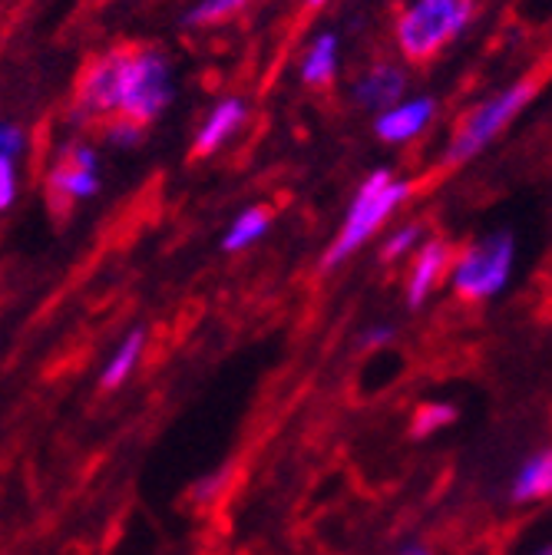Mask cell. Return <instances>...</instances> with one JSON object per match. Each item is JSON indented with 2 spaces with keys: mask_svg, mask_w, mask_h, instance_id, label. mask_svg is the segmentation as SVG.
Here are the masks:
<instances>
[{
  "mask_svg": "<svg viewBox=\"0 0 552 555\" xmlns=\"http://www.w3.org/2000/svg\"><path fill=\"white\" fill-rule=\"evenodd\" d=\"M176 96L172 63L156 47H116L93 56L70 100V122L77 129L106 122L113 116L136 119L140 126L159 119Z\"/></svg>",
  "mask_w": 552,
  "mask_h": 555,
  "instance_id": "cell-1",
  "label": "cell"
},
{
  "mask_svg": "<svg viewBox=\"0 0 552 555\" xmlns=\"http://www.w3.org/2000/svg\"><path fill=\"white\" fill-rule=\"evenodd\" d=\"M473 0H413L394 24V43L407 63H427L473 21Z\"/></svg>",
  "mask_w": 552,
  "mask_h": 555,
  "instance_id": "cell-2",
  "label": "cell"
},
{
  "mask_svg": "<svg viewBox=\"0 0 552 555\" xmlns=\"http://www.w3.org/2000/svg\"><path fill=\"white\" fill-rule=\"evenodd\" d=\"M410 195V182L397 179L390 169H374L361 189L355 192L348 216H344V225L337 232V238L331 242V248L324 251V268H337L348 255H355L371 235L381 232V225L394 216V208Z\"/></svg>",
  "mask_w": 552,
  "mask_h": 555,
  "instance_id": "cell-3",
  "label": "cell"
},
{
  "mask_svg": "<svg viewBox=\"0 0 552 555\" xmlns=\"http://www.w3.org/2000/svg\"><path fill=\"white\" fill-rule=\"evenodd\" d=\"M536 87L529 80H519V83H510L506 90L493 93L490 100L476 103L457 126L453 139L444 150V163L447 166H460V163H470L473 156H479L487 150L493 139L523 113V106L532 100Z\"/></svg>",
  "mask_w": 552,
  "mask_h": 555,
  "instance_id": "cell-4",
  "label": "cell"
},
{
  "mask_svg": "<svg viewBox=\"0 0 552 555\" xmlns=\"http://www.w3.org/2000/svg\"><path fill=\"white\" fill-rule=\"evenodd\" d=\"M513 261H516V242L510 232H493L487 238L473 242L453 261V271H450L453 292L470 301H487L500 295L513 274Z\"/></svg>",
  "mask_w": 552,
  "mask_h": 555,
  "instance_id": "cell-5",
  "label": "cell"
},
{
  "mask_svg": "<svg viewBox=\"0 0 552 555\" xmlns=\"http://www.w3.org/2000/svg\"><path fill=\"white\" fill-rule=\"evenodd\" d=\"M50 192L60 202H87L100 192V153L90 143H66L47 176Z\"/></svg>",
  "mask_w": 552,
  "mask_h": 555,
  "instance_id": "cell-6",
  "label": "cell"
},
{
  "mask_svg": "<svg viewBox=\"0 0 552 555\" xmlns=\"http://www.w3.org/2000/svg\"><path fill=\"white\" fill-rule=\"evenodd\" d=\"M407 69L394 60H377L368 69H361L358 80L351 83V100L361 109L384 113L387 106L400 103L407 96Z\"/></svg>",
  "mask_w": 552,
  "mask_h": 555,
  "instance_id": "cell-7",
  "label": "cell"
},
{
  "mask_svg": "<svg viewBox=\"0 0 552 555\" xmlns=\"http://www.w3.org/2000/svg\"><path fill=\"white\" fill-rule=\"evenodd\" d=\"M434 113H437V103L431 96H403L400 103L377 113L374 132L387 146H403V143H413V139L434 122Z\"/></svg>",
  "mask_w": 552,
  "mask_h": 555,
  "instance_id": "cell-8",
  "label": "cell"
},
{
  "mask_svg": "<svg viewBox=\"0 0 552 555\" xmlns=\"http://www.w3.org/2000/svg\"><path fill=\"white\" fill-rule=\"evenodd\" d=\"M245 119H248V103L242 96L219 100L209 113H205V119L198 122L192 153L195 156H213V153H219L229 143V139L245 126Z\"/></svg>",
  "mask_w": 552,
  "mask_h": 555,
  "instance_id": "cell-9",
  "label": "cell"
},
{
  "mask_svg": "<svg viewBox=\"0 0 552 555\" xmlns=\"http://www.w3.org/2000/svg\"><path fill=\"white\" fill-rule=\"evenodd\" d=\"M447 268H450V245L440 242V238L424 242L421 251H418V258H413L410 278H407V305L413 311L427 305V298L440 285V278H444Z\"/></svg>",
  "mask_w": 552,
  "mask_h": 555,
  "instance_id": "cell-10",
  "label": "cell"
},
{
  "mask_svg": "<svg viewBox=\"0 0 552 555\" xmlns=\"http://www.w3.org/2000/svg\"><path fill=\"white\" fill-rule=\"evenodd\" d=\"M337 63H341V37L334 30H321L311 37V43L301 53L298 77L305 87L321 90L337 77Z\"/></svg>",
  "mask_w": 552,
  "mask_h": 555,
  "instance_id": "cell-11",
  "label": "cell"
},
{
  "mask_svg": "<svg viewBox=\"0 0 552 555\" xmlns=\"http://www.w3.org/2000/svg\"><path fill=\"white\" fill-rule=\"evenodd\" d=\"M510 496H513V503H536V500L552 496V447L529 456L519 466V473L510 486Z\"/></svg>",
  "mask_w": 552,
  "mask_h": 555,
  "instance_id": "cell-12",
  "label": "cell"
},
{
  "mask_svg": "<svg viewBox=\"0 0 552 555\" xmlns=\"http://www.w3.org/2000/svg\"><path fill=\"white\" fill-rule=\"evenodd\" d=\"M268 225H271V212H268V208L265 205H252V208H245V212L232 222V229L222 238V248L226 251H242V248L255 245L268 232Z\"/></svg>",
  "mask_w": 552,
  "mask_h": 555,
  "instance_id": "cell-13",
  "label": "cell"
},
{
  "mask_svg": "<svg viewBox=\"0 0 552 555\" xmlns=\"http://www.w3.org/2000/svg\"><path fill=\"white\" fill-rule=\"evenodd\" d=\"M143 340H146V331L143 327H136V331H129L126 334V340L119 344V351L110 358V364H106V371H103V387L106 390H116L129 374H132V367H136V361H140V351H143Z\"/></svg>",
  "mask_w": 552,
  "mask_h": 555,
  "instance_id": "cell-14",
  "label": "cell"
},
{
  "mask_svg": "<svg viewBox=\"0 0 552 555\" xmlns=\"http://www.w3.org/2000/svg\"><path fill=\"white\" fill-rule=\"evenodd\" d=\"M252 0H195V4L182 14L185 27H216L222 21H232L242 14Z\"/></svg>",
  "mask_w": 552,
  "mask_h": 555,
  "instance_id": "cell-15",
  "label": "cell"
},
{
  "mask_svg": "<svg viewBox=\"0 0 552 555\" xmlns=\"http://www.w3.org/2000/svg\"><path fill=\"white\" fill-rule=\"evenodd\" d=\"M453 421H457V406H453V403L431 400V403H424L418 413H413V427H410V434L421 440V437H431V434L450 427Z\"/></svg>",
  "mask_w": 552,
  "mask_h": 555,
  "instance_id": "cell-16",
  "label": "cell"
},
{
  "mask_svg": "<svg viewBox=\"0 0 552 555\" xmlns=\"http://www.w3.org/2000/svg\"><path fill=\"white\" fill-rule=\"evenodd\" d=\"M143 132H146V126H140L136 119H126V116H113L103 122V139L116 150H136L143 143Z\"/></svg>",
  "mask_w": 552,
  "mask_h": 555,
  "instance_id": "cell-17",
  "label": "cell"
},
{
  "mask_svg": "<svg viewBox=\"0 0 552 555\" xmlns=\"http://www.w3.org/2000/svg\"><path fill=\"white\" fill-rule=\"evenodd\" d=\"M421 238H424V229H421L418 222H407V225H400V229L384 242L381 258H384V261H397V258H403L413 245H421Z\"/></svg>",
  "mask_w": 552,
  "mask_h": 555,
  "instance_id": "cell-18",
  "label": "cell"
},
{
  "mask_svg": "<svg viewBox=\"0 0 552 555\" xmlns=\"http://www.w3.org/2000/svg\"><path fill=\"white\" fill-rule=\"evenodd\" d=\"M24 153H27V132L17 122H4V119H0V156L21 159Z\"/></svg>",
  "mask_w": 552,
  "mask_h": 555,
  "instance_id": "cell-19",
  "label": "cell"
},
{
  "mask_svg": "<svg viewBox=\"0 0 552 555\" xmlns=\"http://www.w3.org/2000/svg\"><path fill=\"white\" fill-rule=\"evenodd\" d=\"M17 202V159L0 156V212Z\"/></svg>",
  "mask_w": 552,
  "mask_h": 555,
  "instance_id": "cell-20",
  "label": "cell"
},
{
  "mask_svg": "<svg viewBox=\"0 0 552 555\" xmlns=\"http://www.w3.org/2000/svg\"><path fill=\"white\" fill-rule=\"evenodd\" d=\"M226 476H229V469H219V473H209V476H205L198 486H195V490H192V500L202 506V503H213L216 496H219V490H222V486H226Z\"/></svg>",
  "mask_w": 552,
  "mask_h": 555,
  "instance_id": "cell-21",
  "label": "cell"
},
{
  "mask_svg": "<svg viewBox=\"0 0 552 555\" xmlns=\"http://www.w3.org/2000/svg\"><path fill=\"white\" fill-rule=\"evenodd\" d=\"M394 327L390 324H381V327H371V331H364V337H361V344L364 347H381V344H390L394 340Z\"/></svg>",
  "mask_w": 552,
  "mask_h": 555,
  "instance_id": "cell-22",
  "label": "cell"
},
{
  "mask_svg": "<svg viewBox=\"0 0 552 555\" xmlns=\"http://www.w3.org/2000/svg\"><path fill=\"white\" fill-rule=\"evenodd\" d=\"M397 555H434V552H431L427 545H418V542H410V545H403V548H400Z\"/></svg>",
  "mask_w": 552,
  "mask_h": 555,
  "instance_id": "cell-23",
  "label": "cell"
},
{
  "mask_svg": "<svg viewBox=\"0 0 552 555\" xmlns=\"http://www.w3.org/2000/svg\"><path fill=\"white\" fill-rule=\"evenodd\" d=\"M305 4H308V8H324L328 0H305Z\"/></svg>",
  "mask_w": 552,
  "mask_h": 555,
  "instance_id": "cell-24",
  "label": "cell"
},
{
  "mask_svg": "<svg viewBox=\"0 0 552 555\" xmlns=\"http://www.w3.org/2000/svg\"><path fill=\"white\" fill-rule=\"evenodd\" d=\"M536 555H552V545H545V548H539Z\"/></svg>",
  "mask_w": 552,
  "mask_h": 555,
  "instance_id": "cell-25",
  "label": "cell"
}]
</instances>
